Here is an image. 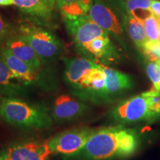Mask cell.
<instances>
[{"instance_id": "obj_5", "label": "cell", "mask_w": 160, "mask_h": 160, "mask_svg": "<svg viewBox=\"0 0 160 160\" xmlns=\"http://www.w3.org/2000/svg\"><path fill=\"white\" fill-rule=\"evenodd\" d=\"M94 131L90 128H78L62 132L48 140V148L51 153L63 157L73 154L82 148Z\"/></svg>"}, {"instance_id": "obj_25", "label": "cell", "mask_w": 160, "mask_h": 160, "mask_svg": "<svg viewBox=\"0 0 160 160\" xmlns=\"http://www.w3.org/2000/svg\"><path fill=\"white\" fill-rule=\"evenodd\" d=\"M151 13L157 19L160 18V1L152 0L151 3Z\"/></svg>"}, {"instance_id": "obj_10", "label": "cell", "mask_w": 160, "mask_h": 160, "mask_svg": "<svg viewBox=\"0 0 160 160\" xmlns=\"http://www.w3.org/2000/svg\"><path fill=\"white\" fill-rule=\"evenodd\" d=\"M88 106L68 95H61L56 99L53 105L51 117L59 123L77 119L85 114Z\"/></svg>"}, {"instance_id": "obj_11", "label": "cell", "mask_w": 160, "mask_h": 160, "mask_svg": "<svg viewBox=\"0 0 160 160\" xmlns=\"http://www.w3.org/2000/svg\"><path fill=\"white\" fill-rule=\"evenodd\" d=\"M65 63V78L67 83L74 90L79 87L92 70L99 67L100 64L85 57L63 58Z\"/></svg>"}, {"instance_id": "obj_28", "label": "cell", "mask_w": 160, "mask_h": 160, "mask_svg": "<svg viewBox=\"0 0 160 160\" xmlns=\"http://www.w3.org/2000/svg\"><path fill=\"white\" fill-rule=\"evenodd\" d=\"M157 22H158V25H159V28L160 29V18H159V19H157Z\"/></svg>"}, {"instance_id": "obj_2", "label": "cell", "mask_w": 160, "mask_h": 160, "mask_svg": "<svg viewBox=\"0 0 160 160\" xmlns=\"http://www.w3.org/2000/svg\"><path fill=\"white\" fill-rule=\"evenodd\" d=\"M0 117L10 125L25 129L49 128L53 121L46 108L17 97H3L0 100Z\"/></svg>"}, {"instance_id": "obj_21", "label": "cell", "mask_w": 160, "mask_h": 160, "mask_svg": "<svg viewBox=\"0 0 160 160\" xmlns=\"http://www.w3.org/2000/svg\"><path fill=\"white\" fill-rule=\"evenodd\" d=\"M141 52L148 61L158 62L160 60V44L158 42L148 40L142 48Z\"/></svg>"}, {"instance_id": "obj_20", "label": "cell", "mask_w": 160, "mask_h": 160, "mask_svg": "<svg viewBox=\"0 0 160 160\" xmlns=\"http://www.w3.org/2000/svg\"><path fill=\"white\" fill-rule=\"evenodd\" d=\"M143 25L148 40L157 42L160 36V29L157 18L152 14L149 15L143 20Z\"/></svg>"}, {"instance_id": "obj_14", "label": "cell", "mask_w": 160, "mask_h": 160, "mask_svg": "<svg viewBox=\"0 0 160 160\" xmlns=\"http://www.w3.org/2000/svg\"><path fill=\"white\" fill-rule=\"evenodd\" d=\"M14 5L39 24L51 22L56 6L48 0H13Z\"/></svg>"}, {"instance_id": "obj_22", "label": "cell", "mask_w": 160, "mask_h": 160, "mask_svg": "<svg viewBox=\"0 0 160 160\" xmlns=\"http://www.w3.org/2000/svg\"><path fill=\"white\" fill-rule=\"evenodd\" d=\"M145 68L148 77L153 84V88L160 92V65L159 63L148 61Z\"/></svg>"}, {"instance_id": "obj_15", "label": "cell", "mask_w": 160, "mask_h": 160, "mask_svg": "<svg viewBox=\"0 0 160 160\" xmlns=\"http://www.w3.org/2000/svg\"><path fill=\"white\" fill-rule=\"evenodd\" d=\"M5 47L8 50L36 71H40L42 66L41 60L36 51L25 40L19 35V33L8 40Z\"/></svg>"}, {"instance_id": "obj_12", "label": "cell", "mask_w": 160, "mask_h": 160, "mask_svg": "<svg viewBox=\"0 0 160 160\" xmlns=\"http://www.w3.org/2000/svg\"><path fill=\"white\" fill-rule=\"evenodd\" d=\"M102 65L106 77L104 102H111L132 88L133 80L129 75L102 64Z\"/></svg>"}, {"instance_id": "obj_27", "label": "cell", "mask_w": 160, "mask_h": 160, "mask_svg": "<svg viewBox=\"0 0 160 160\" xmlns=\"http://www.w3.org/2000/svg\"><path fill=\"white\" fill-rule=\"evenodd\" d=\"M48 1L52 4V5L56 6V0H48Z\"/></svg>"}, {"instance_id": "obj_17", "label": "cell", "mask_w": 160, "mask_h": 160, "mask_svg": "<svg viewBox=\"0 0 160 160\" xmlns=\"http://www.w3.org/2000/svg\"><path fill=\"white\" fill-rule=\"evenodd\" d=\"M93 0H56V7L63 19H75L88 16Z\"/></svg>"}, {"instance_id": "obj_16", "label": "cell", "mask_w": 160, "mask_h": 160, "mask_svg": "<svg viewBox=\"0 0 160 160\" xmlns=\"http://www.w3.org/2000/svg\"><path fill=\"white\" fill-rule=\"evenodd\" d=\"M25 84L12 73L0 53V95L4 97H16L25 91Z\"/></svg>"}, {"instance_id": "obj_19", "label": "cell", "mask_w": 160, "mask_h": 160, "mask_svg": "<svg viewBox=\"0 0 160 160\" xmlns=\"http://www.w3.org/2000/svg\"><path fill=\"white\" fill-rule=\"evenodd\" d=\"M152 0H119V8L133 15L138 19L143 20L151 14V3Z\"/></svg>"}, {"instance_id": "obj_29", "label": "cell", "mask_w": 160, "mask_h": 160, "mask_svg": "<svg viewBox=\"0 0 160 160\" xmlns=\"http://www.w3.org/2000/svg\"><path fill=\"white\" fill-rule=\"evenodd\" d=\"M0 160H4V159H3V157H2L1 153H0Z\"/></svg>"}, {"instance_id": "obj_23", "label": "cell", "mask_w": 160, "mask_h": 160, "mask_svg": "<svg viewBox=\"0 0 160 160\" xmlns=\"http://www.w3.org/2000/svg\"><path fill=\"white\" fill-rule=\"evenodd\" d=\"M17 33L12 26L0 17V48L5 47L8 40Z\"/></svg>"}, {"instance_id": "obj_13", "label": "cell", "mask_w": 160, "mask_h": 160, "mask_svg": "<svg viewBox=\"0 0 160 160\" xmlns=\"http://www.w3.org/2000/svg\"><path fill=\"white\" fill-rule=\"evenodd\" d=\"M0 53L12 73L19 81L25 85L39 84L41 82L39 71L32 69L28 65L16 57L5 47L0 48Z\"/></svg>"}, {"instance_id": "obj_7", "label": "cell", "mask_w": 160, "mask_h": 160, "mask_svg": "<svg viewBox=\"0 0 160 160\" xmlns=\"http://www.w3.org/2000/svg\"><path fill=\"white\" fill-rule=\"evenodd\" d=\"M88 16L99 27L122 44L125 29L122 19L118 17L117 13L102 0H93Z\"/></svg>"}, {"instance_id": "obj_6", "label": "cell", "mask_w": 160, "mask_h": 160, "mask_svg": "<svg viewBox=\"0 0 160 160\" xmlns=\"http://www.w3.org/2000/svg\"><path fill=\"white\" fill-rule=\"evenodd\" d=\"M4 160H48L51 154L48 140L25 139L9 144L2 151Z\"/></svg>"}, {"instance_id": "obj_9", "label": "cell", "mask_w": 160, "mask_h": 160, "mask_svg": "<svg viewBox=\"0 0 160 160\" xmlns=\"http://www.w3.org/2000/svg\"><path fill=\"white\" fill-rule=\"evenodd\" d=\"M63 21L75 49L89 43L96 38L109 34L90 19L88 16L75 19H63Z\"/></svg>"}, {"instance_id": "obj_30", "label": "cell", "mask_w": 160, "mask_h": 160, "mask_svg": "<svg viewBox=\"0 0 160 160\" xmlns=\"http://www.w3.org/2000/svg\"><path fill=\"white\" fill-rule=\"evenodd\" d=\"M158 63H159V65H160V60H159V62H158Z\"/></svg>"}, {"instance_id": "obj_18", "label": "cell", "mask_w": 160, "mask_h": 160, "mask_svg": "<svg viewBox=\"0 0 160 160\" xmlns=\"http://www.w3.org/2000/svg\"><path fill=\"white\" fill-rule=\"evenodd\" d=\"M120 12H121V19L124 29L127 31L128 34L137 46V48L141 51L142 48L148 41L143 22L121 8H120Z\"/></svg>"}, {"instance_id": "obj_1", "label": "cell", "mask_w": 160, "mask_h": 160, "mask_svg": "<svg viewBox=\"0 0 160 160\" xmlns=\"http://www.w3.org/2000/svg\"><path fill=\"white\" fill-rule=\"evenodd\" d=\"M139 137L135 129L122 125L95 129L81 150L63 157L67 160H110L131 157L137 151Z\"/></svg>"}, {"instance_id": "obj_26", "label": "cell", "mask_w": 160, "mask_h": 160, "mask_svg": "<svg viewBox=\"0 0 160 160\" xmlns=\"http://www.w3.org/2000/svg\"><path fill=\"white\" fill-rule=\"evenodd\" d=\"M12 5H14L13 0H0V6H2V7Z\"/></svg>"}, {"instance_id": "obj_24", "label": "cell", "mask_w": 160, "mask_h": 160, "mask_svg": "<svg viewBox=\"0 0 160 160\" xmlns=\"http://www.w3.org/2000/svg\"><path fill=\"white\" fill-rule=\"evenodd\" d=\"M145 94L151 111L160 117V92L153 88L151 91H145Z\"/></svg>"}, {"instance_id": "obj_8", "label": "cell", "mask_w": 160, "mask_h": 160, "mask_svg": "<svg viewBox=\"0 0 160 160\" xmlns=\"http://www.w3.org/2000/svg\"><path fill=\"white\" fill-rule=\"evenodd\" d=\"M75 50L82 57L105 65L116 62L119 59V52L109 34L96 38Z\"/></svg>"}, {"instance_id": "obj_4", "label": "cell", "mask_w": 160, "mask_h": 160, "mask_svg": "<svg viewBox=\"0 0 160 160\" xmlns=\"http://www.w3.org/2000/svg\"><path fill=\"white\" fill-rule=\"evenodd\" d=\"M110 117L119 125H128L140 122L152 123L159 117L149 108L145 92L127 99L115 106Z\"/></svg>"}, {"instance_id": "obj_3", "label": "cell", "mask_w": 160, "mask_h": 160, "mask_svg": "<svg viewBox=\"0 0 160 160\" xmlns=\"http://www.w3.org/2000/svg\"><path fill=\"white\" fill-rule=\"evenodd\" d=\"M19 35L36 51L42 65L54 62L63 54L62 42L51 31L37 25H23Z\"/></svg>"}]
</instances>
